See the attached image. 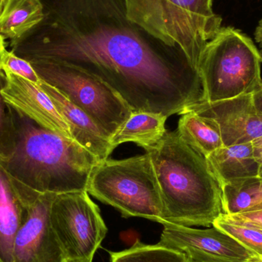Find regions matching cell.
Listing matches in <instances>:
<instances>
[{"label":"cell","instance_id":"1","mask_svg":"<svg viewBox=\"0 0 262 262\" xmlns=\"http://www.w3.org/2000/svg\"><path fill=\"white\" fill-rule=\"evenodd\" d=\"M11 48L28 61H59L89 72L132 112L169 118L203 100L200 73L180 49L160 50L126 28L99 26L81 32L40 23Z\"/></svg>","mask_w":262,"mask_h":262},{"label":"cell","instance_id":"2","mask_svg":"<svg viewBox=\"0 0 262 262\" xmlns=\"http://www.w3.org/2000/svg\"><path fill=\"white\" fill-rule=\"evenodd\" d=\"M149 154L163 203V223L179 226H212L223 213L222 187L207 158L180 137L168 132Z\"/></svg>","mask_w":262,"mask_h":262},{"label":"cell","instance_id":"3","mask_svg":"<svg viewBox=\"0 0 262 262\" xmlns=\"http://www.w3.org/2000/svg\"><path fill=\"white\" fill-rule=\"evenodd\" d=\"M13 111L15 147L0 165L20 184L39 193L87 191L89 177L101 161L73 139L41 127Z\"/></svg>","mask_w":262,"mask_h":262},{"label":"cell","instance_id":"4","mask_svg":"<svg viewBox=\"0 0 262 262\" xmlns=\"http://www.w3.org/2000/svg\"><path fill=\"white\" fill-rule=\"evenodd\" d=\"M262 55L253 41L232 27H221L205 46L198 64L202 102L250 95L262 87Z\"/></svg>","mask_w":262,"mask_h":262},{"label":"cell","instance_id":"5","mask_svg":"<svg viewBox=\"0 0 262 262\" xmlns=\"http://www.w3.org/2000/svg\"><path fill=\"white\" fill-rule=\"evenodd\" d=\"M87 192L118 209L124 218L163 221L160 186L146 152L123 160L107 158L98 162L89 177Z\"/></svg>","mask_w":262,"mask_h":262},{"label":"cell","instance_id":"6","mask_svg":"<svg viewBox=\"0 0 262 262\" xmlns=\"http://www.w3.org/2000/svg\"><path fill=\"white\" fill-rule=\"evenodd\" d=\"M40 79L59 91L85 112L111 140L129 119L132 111L121 97L89 72L50 60L29 61Z\"/></svg>","mask_w":262,"mask_h":262},{"label":"cell","instance_id":"7","mask_svg":"<svg viewBox=\"0 0 262 262\" xmlns=\"http://www.w3.org/2000/svg\"><path fill=\"white\" fill-rule=\"evenodd\" d=\"M50 221L67 260H93L107 235L99 208L87 191L57 194Z\"/></svg>","mask_w":262,"mask_h":262},{"label":"cell","instance_id":"8","mask_svg":"<svg viewBox=\"0 0 262 262\" xmlns=\"http://www.w3.org/2000/svg\"><path fill=\"white\" fill-rule=\"evenodd\" d=\"M169 35L198 70L205 46L221 29L222 18L212 9L213 0H163Z\"/></svg>","mask_w":262,"mask_h":262},{"label":"cell","instance_id":"9","mask_svg":"<svg viewBox=\"0 0 262 262\" xmlns=\"http://www.w3.org/2000/svg\"><path fill=\"white\" fill-rule=\"evenodd\" d=\"M57 194L26 190L28 212L14 243L13 262H66L50 221Z\"/></svg>","mask_w":262,"mask_h":262},{"label":"cell","instance_id":"10","mask_svg":"<svg viewBox=\"0 0 262 262\" xmlns=\"http://www.w3.org/2000/svg\"><path fill=\"white\" fill-rule=\"evenodd\" d=\"M158 244L183 252L194 262H248L254 255L215 227L197 229L163 223Z\"/></svg>","mask_w":262,"mask_h":262},{"label":"cell","instance_id":"11","mask_svg":"<svg viewBox=\"0 0 262 262\" xmlns=\"http://www.w3.org/2000/svg\"><path fill=\"white\" fill-rule=\"evenodd\" d=\"M185 111L195 112L218 128L224 146L251 143L262 137V115L257 112L252 94L215 102H200Z\"/></svg>","mask_w":262,"mask_h":262},{"label":"cell","instance_id":"12","mask_svg":"<svg viewBox=\"0 0 262 262\" xmlns=\"http://www.w3.org/2000/svg\"><path fill=\"white\" fill-rule=\"evenodd\" d=\"M6 84L2 90L6 102L44 128L72 138L70 129L39 84L4 72Z\"/></svg>","mask_w":262,"mask_h":262},{"label":"cell","instance_id":"13","mask_svg":"<svg viewBox=\"0 0 262 262\" xmlns=\"http://www.w3.org/2000/svg\"><path fill=\"white\" fill-rule=\"evenodd\" d=\"M39 86L49 95L67 123L73 140L96 156L101 161L108 158L114 149L108 137L95 121L55 88L42 81Z\"/></svg>","mask_w":262,"mask_h":262},{"label":"cell","instance_id":"14","mask_svg":"<svg viewBox=\"0 0 262 262\" xmlns=\"http://www.w3.org/2000/svg\"><path fill=\"white\" fill-rule=\"evenodd\" d=\"M27 212L28 203L0 165V262H13L15 237Z\"/></svg>","mask_w":262,"mask_h":262},{"label":"cell","instance_id":"15","mask_svg":"<svg viewBox=\"0 0 262 262\" xmlns=\"http://www.w3.org/2000/svg\"><path fill=\"white\" fill-rule=\"evenodd\" d=\"M207 160L221 186L258 177V163L252 142L224 146L210 154Z\"/></svg>","mask_w":262,"mask_h":262},{"label":"cell","instance_id":"16","mask_svg":"<svg viewBox=\"0 0 262 262\" xmlns=\"http://www.w3.org/2000/svg\"><path fill=\"white\" fill-rule=\"evenodd\" d=\"M45 17L41 0H5L0 13V35L12 44L35 29Z\"/></svg>","mask_w":262,"mask_h":262},{"label":"cell","instance_id":"17","mask_svg":"<svg viewBox=\"0 0 262 262\" xmlns=\"http://www.w3.org/2000/svg\"><path fill=\"white\" fill-rule=\"evenodd\" d=\"M167 118L162 114L132 112L129 119L111 138L112 148L115 149L127 142L135 143L143 149L154 146L167 131L165 128Z\"/></svg>","mask_w":262,"mask_h":262},{"label":"cell","instance_id":"18","mask_svg":"<svg viewBox=\"0 0 262 262\" xmlns=\"http://www.w3.org/2000/svg\"><path fill=\"white\" fill-rule=\"evenodd\" d=\"M126 18L161 44L172 49L177 45L166 26L163 0H124Z\"/></svg>","mask_w":262,"mask_h":262},{"label":"cell","instance_id":"19","mask_svg":"<svg viewBox=\"0 0 262 262\" xmlns=\"http://www.w3.org/2000/svg\"><path fill=\"white\" fill-rule=\"evenodd\" d=\"M178 122L180 137L207 158L224 146L218 128L209 120L190 111H184Z\"/></svg>","mask_w":262,"mask_h":262},{"label":"cell","instance_id":"20","mask_svg":"<svg viewBox=\"0 0 262 262\" xmlns=\"http://www.w3.org/2000/svg\"><path fill=\"white\" fill-rule=\"evenodd\" d=\"M223 213H239L262 209V178L252 177L223 185Z\"/></svg>","mask_w":262,"mask_h":262},{"label":"cell","instance_id":"21","mask_svg":"<svg viewBox=\"0 0 262 262\" xmlns=\"http://www.w3.org/2000/svg\"><path fill=\"white\" fill-rule=\"evenodd\" d=\"M111 262H194L183 252L161 245H146L137 240L129 249L110 252Z\"/></svg>","mask_w":262,"mask_h":262},{"label":"cell","instance_id":"22","mask_svg":"<svg viewBox=\"0 0 262 262\" xmlns=\"http://www.w3.org/2000/svg\"><path fill=\"white\" fill-rule=\"evenodd\" d=\"M212 226L232 237L254 255L262 257V228L235 221L225 213L214 221Z\"/></svg>","mask_w":262,"mask_h":262},{"label":"cell","instance_id":"23","mask_svg":"<svg viewBox=\"0 0 262 262\" xmlns=\"http://www.w3.org/2000/svg\"><path fill=\"white\" fill-rule=\"evenodd\" d=\"M6 84V75L3 70H0V160H6L12 155L16 140L13 111L2 95V90Z\"/></svg>","mask_w":262,"mask_h":262},{"label":"cell","instance_id":"24","mask_svg":"<svg viewBox=\"0 0 262 262\" xmlns=\"http://www.w3.org/2000/svg\"><path fill=\"white\" fill-rule=\"evenodd\" d=\"M1 70L10 72L37 84L41 83V80L34 70L30 62L17 56L12 51L6 50L5 52L2 61Z\"/></svg>","mask_w":262,"mask_h":262},{"label":"cell","instance_id":"25","mask_svg":"<svg viewBox=\"0 0 262 262\" xmlns=\"http://www.w3.org/2000/svg\"><path fill=\"white\" fill-rule=\"evenodd\" d=\"M229 218L235 221L247 223L257 227L262 228V209L258 210L248 211V212H239V213L228 215Z\"/></svg>","mask_w":262,"mask_h":262},{"label":"cell","instance_id":"26","mask_svg":"<svg viewBox=\"0 0 262 262\" xmlns=\"http://www.w3.org/2000/svg\"><path fill=\"white\" fill-rule=\"evenodd\" d=\"M252 97L255 110L262 115V87L252 94Z\"/></svg>","mask_w":262,"mask_h":262},{"label":"cell","instance_id":"27","mask_svg":"<svg viewBox=\"0 0 262 262\" xmlns=\"http://www.w3.org/2000/svg\"><path fill=\"white\" fill-rule=\"evenodd\" d=\"M255 156L258 163V177L262 178V149H255Z\"/></svg>","mask_w":262,"mask_h":262},{"label":"cell","instance_id":"28","mask_svg":"<svg viewBox=\"0 0 262 262\" xmlns=\"http://www.w3.org/2000/svg\"><path fill=\"white\" fill-rule=\"evenodd\" d=\"M255 40L259 44L262 49V18L261 21L258 23V26H257L256 30L255 32Z\"/></svg>","mask_w":262,"mask_h":262},{"label":"cell","instance_id":"29","mask_svg":"<svg viewBox=\"0 0 262 262\" xmlns=\"http://www.w3.org/2000/svg\"><path fill=\"white\" fill-rule=\"evenodd\" d=\"M6 52V42H5L4 38L0 35V70H1L2 61H3V57H4Z\"/></svg>","mask_w":262,"mask_h":262},{"label":"cell","instance_id":"30","mask_svg":"<svg viewBox=\"0 0 262 262\" xmlns=\"http://www.w3.org/2000/svg\"><path fill=\"white\" fill-rule=\"evenodd\" d=\"M252 143H253L254 147L255 149H262V137L254 140Z\"/></svg>","mask_w":262,"mask_h":262},{"label":"cell","instance_id":"31","mask_svg":"<svg viewBox=\"0 0 262 262\" xmlns=\"http://www.w3.org/2000/svg\"><path fill=\"white\" fill-rule=\"evenodd\" d=\"M248 262H262V257L252 255Z\"/></svg>","mask_w":262,"mask_h":262},{"label":"cell","instance_id":"32","mask_svg":"<svg viewBox=\"0 0 262 262\" xmlns=\"http://www.w3.org/2000/svg\"><path fill=\"white\" fill-rule=\"evenodd\" d=\"M66 262H92V260H67Z\"/></svg>","mask_w":262,"mask_h":262},{"label":"cell","instance_id":"33","mask_svg":"<svg viewBox=\"0 0 262 262\" xmlns=\"http://www.w3.org/2000/svg\"><path fill=\"white\" fill-rule=\"evenodd\" d=\"M5 0H0V13H1L2 9H3V5H4Z\"/></svg>","mask_w":262,"mask_h":262}]
</instances>
